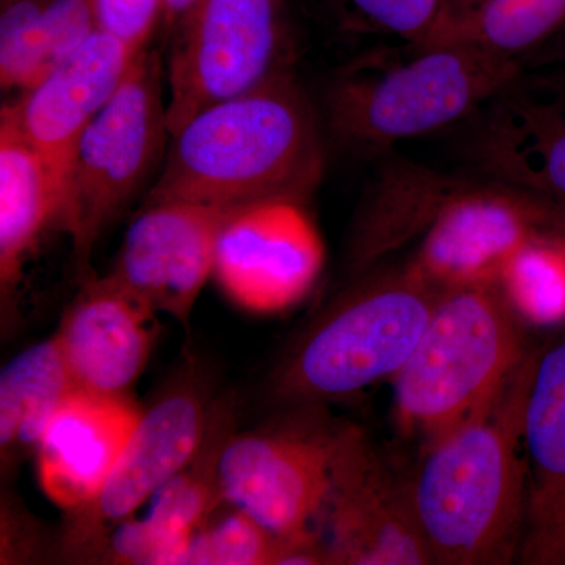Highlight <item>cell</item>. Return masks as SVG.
Here are the masks:
<instances>
[{
  "mask_svg": "<svg viewBox=\"0 0 565 565\" xmlns=\"http://www.w3.org/2000/svg\"><path fill=\"white\" fill-rule=\"evenodd\" d=\"M161 51L141 50L114 98L82 134L63 188L58 232L68 234L82 281L104 230L126 210L162 154L167 104Z\"/></svg>",
  "mask_w": 565,
  "mask_h": 565,
  "instance_id": "obj_6",
  "label": "cell"
},
{
  "mask_svg": "<svg viewBox=\"0 0 565 565\" xmlns=\"http://www.w3.org/2000/svg\"><path fill=\"white\" fill-rule=\"evenodd\" d=\"M520 73L519 62L471 44L419 47L408 61L338 84L330 95V120L344 143L382 150L473 117Z\"/></svg>",
  "mask_w": 565,
  "mask_h": 565,
  "instance_id": "obj_5",
  "label": "cell"
},
{
  "mask_svg": "<svg viewBox=\"0 0 565 565\" xmlns=\"http://www.w3.org/2000/svg\"><path fill=\"white\" fill-rule=\"evenodd\" d=\"M548 233L555 236L565 250V210L553 204L552 222H550Z\"/></svg>",
  "mask_w": 565,
  "mask_h": 565,
  "instance_id": "obj_30",
  "label": "cell"
},
{
  "mask_svg": "<svg viewBox=\"0 0 565 565\" xmlns=\"http://www.w3.org/2000/svg\"><path fill=\"white\" fill-rule=\"evenodd\" d=\"M96 31L95 0H2V87L29 90Z\"/></svg>",
  "mask_w": 565,
  "mask_h": 565,
  "instance_id": "obj_21",
  "label": "cell"
},
{
  "mask_svg": "<svg viewBox=\"0 0 565 565\" xmlns=\"http://www.w3.org/2000/svg\"><path fill=\"white\" fill-rule=\"evenodd\" d=\"M552 212V204L503 182H459L405 269L437 292L498 282L516 253L546 233Z\"/></svg>",
  "mask_w": 565,
  "mask_h": 565,
  "instance_id": "obj_11",
  "label": "cell"
},
{
  "mask_svg": "<svg viewBox=\"0 0 565 565\" xmlns=\"http://www.w3.org/2000/svg\"><path fill=\"white\" fill-rule=\"evenodd\" d=\"M172 139L145 203L299 204L321 174L313 114L285 73L200 111Z\"/></svg>",
  "mask_w": 565,
  "mask_h": 565,
  "instance_id": "obj_2",
  "label": "cell"
},
{
  "mask_svg": "<svg viewBox=\"0 0 565 565\" xmlns=\"http://www.w3.org/2000/svg\"><path fill=\"white\" fill-rule=\"evenodd\" d=\"M234 426L233 404L211 405L199 452L151 498L150 512L143 519L128 520L109 535L98 564H182L193 535L225 504L218 459L236 430Z\"/></svg>",
  "mask_w": 565,
  "mask_h": 565,
  "instance_id": "obj_19",
  "label": "cell"
},
{
  "mask_svg": "<svg viewBox=\"0 0 565 565\" xmlns=\"http://www.w3.org/2000/svg\"><path fill=\"white\" fill-rule=\"evenodd\" d=\"M498 282L527 327L564 326L565 250L548 232L516 253Z\"/></svg>",
  "mask_w": 565,
  "mask_h": 565,
  "instance_id": "obj_24",
  "label": "cell"
},
{
  "mask_svg": "<svg viewBox=\"0 0 565 565\" xmlns=\"http://www.w3.org/2000/svg\"><path fill=\"white\" fill-rule=\"evenodd\" d=\"M519 77L479 110L473 158L492 180L565 210V88L535 95Z\"/></svg>",
  "mask_w": 565,
  "mask_h": 565,
  "instance_id": "obj_17",
  "label": "cell"
},
{
  "mask_svg": "<svg viewBox=\"0 0 565 565\" xmlns=\"http://www.w3.org/2000/svg\"><path fill=\"white\" fill-rule=\"evenodd\" d=\"M475 2H478V0H473V3H475ZM473 3H471V6H473ZM471 6H470V7H471ZM467 9H468V7H467ZM462 11H463V10H462ZM459 13H460V11H459ZM456 14H457V13H456Z\"/></svg>",
  "mask_w": 565,
  "mask_h": 565,
  "instance_id": "obj_31",
  "label": "cell"
},
{
  "mask_svg": "<svg viewBox=\"0 0 565 565\" xmlns=\"http://www.w3.org/2000/svg\"><path fill=\"white\" fill-rule=\"evenodd\" d=\"M163 0H95L99 31L125 41L134 51L147 47Z\"/></svg>",
  "mask_w": 565,
  "mask_h": 565,
  "instance_id": "obj_28",
  "label": "cell"
},
{
  "mask_svg": "<svg viewBox=\"0 0 565 565\" xmlns=\"http://www.w3.org/2000/svg\"><path fill=\"white\" fill-rule=\"evenodd\" d=\"M375 28L424 46L446 18L445 0H351Z\"/></svg>",
  "mask_w": 565,
  "mask_h": 565,
  "instance_id": "obj_26",
  "label": "cell"
},
{
  "mask_svg": "<svg viewBox=\"0 0 565 565\" xmlns=\"http://www.w3.org/2000/svg\"><path fill=\"white\" fill-rule=\"evenodd\" d=\"M204 385L182 377L143 408L102 493L66 515L55 556L66 563L98 564L109 535L150 501L199 452L211 414Z\"/></svg>",
  "mask_w": 565,
  "mask_h": 565,
  "instance_id": "obj_8",
  "label": "cell"
},
{
  "mask_svg": "<svg viewBox=\"0 0 565 565\" xmlns=\"http://www.w3.org/2000/svg\"><path fill=\"white\" fill-rule=\"evenodd\" d=\"M195 2L196 0H163L162 17L167 28L177 25Z\"/></svg>",
  "mask_w": 565,
  "mask_h": 565,
  "instance_id": "obj_29",
  "label": "cell"
},
{
  "mask_svg": "<svg viewBox=\"0 0 565 565\" xmlns=\"http://www.w3.org/2000/svg\"><path fill=\"white\" fill-rule=\"evenodd\" d=\"M178 24L169 58L172 137L200 111L282 73L274 0H196Z\"/></svg>",
  "mask_w": 565,
  "mask_h": 565,
  "instance_id": "obj_9",
  "label": "cell"
},
{
  "mask_svg": "<svg viewBox=\"0 0 565 565\" xmlns=\"http://www.w3.org/2000/svg\"><path fill=\"white\" fill-rule=\"evenodd\" d=\"M62 188L50 163L6 118H0V321L10 334L20 322V285L41 236L58 230Z\"/></svg>",
  "mask_w": 565,
  "mask_h": 565,
  "instance_id": "obj_20",
  "label": "cell"
},
{
  "mask_svg": "<svg viewBox=\"0 0 565 565\" xmlns=\"http://www.w3.org/2000/svg\"><path fill=\"white\" fill-rule=\"evenodd\" d=\"M500 282L438 294L411 359L392 379L397 427L422 449L467 422L535 348Z\"/></svg>",
  "mask_w": 565,
  "mask_h": 565,
  "instance_id": "obj_3",
  "label": "cell"
},
{
  "mask_svg": "<svg viewBox=\"0 0 565 565\" xmlns=\"http://www.w3.org/2000/svg\"><path fill=\"white\" fill-rule=\"evenodd\" d=\"M214 520L193 535L182 564L299 565L308 535L282 539L267 531L239 509Z\"/></svg>",
  "mask_w": 565,
  "mask_h": 565,
  "instance_id": "obj_25",
  "label": "cell"
},
{
  "mask_svg": "<svg viewBox=\"0 0 565 565\" xmlns=\"http://www.w3.org/2000/svg\"><path fill=\"white\" fill-rule=\"evenodd\" d=\"M322 259L321 239L299 204L263 203L230 215L212 277L241 310L273 315L302 299Z\"/></svg>",
  "mask_w": 565,
  "mask_h": 565,
  "instance_id": "obj_12",
  "label": "cell"
},
{
  "mask_svg": "<svg viewBox=\"0 0 565 565\" xmlns=\"http://www.w3.org/2000/svg\"><path fill=\"white\" fill-rule=\"evenodd\" d=\"M74 388L54 334L14 355L0 373V467L3 478L35 456L47 424Z\"/></svg>",
  "mask_w": 565,
  "mask_h": 565,
  "instance_id": "obj_22",
  "label": "cell"
},
{
  "mask_svg": "<svg viewBox=\"0 0 565 565\" xmlns=\"http://www.w3.org/2000/svg\"><path fill=\"white\" fill-rule=\"evenodd\" d=\"M0 522V564H31L55 552L44 527L11 494L3 493Z\"/></svg>",
  "mask_w": 565,
  "mask_h": 565,
  "instance_id": "obj_27",
  "label": "cell"
},
{
  "mask_svg": "<svg viewBox=\"0 0 565 565\" xmlns=\"http://www.w3.org/2000/svg\"><path fill=\"white\" fill-rule=\"evenodd\" d=\"M316 530L330 565H434L415 512L411 471H401L355 424H345Z\"/></svg>",
  "mask_w": 565,
  "mask_h": 565,
  "instance_id": "obj_10",
  "label": "cell"
},
{
  "mask_svg": "<svg viewBox=\"0 0 565 565\" xmlns=\"http://www.w3.org/2000/svg\"><path fill=\"white\" fill-rule=\"evenodd\" d=\"M541 345L492 399L422 449L411 471L419 527L435 565H509L525 534L523 422Z\"/></svg>",
  "mask_w": 565,
  "mask_h": 565,
  "instance_id": "obj_1",
  "label": "cell"
},
{
  "mask_svg": "<svg viewBox=\"0 0 565 565\" xmlns=\"http://www.w3.org/2000/svg\"><path fill=\"white\" fill-rule=\"evenodd\" d=\"M523 440L527 505L519 563L565 565V332L539 351Z\"/></svg>",
  "mask_w": 565,
  "mask_h": 565,
  "instance_id": "obj_18",
  "label": "cell"
},
{
  "mask_svg": "<svg viewBox=\"0 0 565 565\" xmlns=\"http://www.w3.org/2000/svg\"><path fill=\"white\" fill-rule=\"evenodd\" d=\"M156 316L111 274L82 281L54 333L74 388L131 396L154 348Z\"/></svg>",
  "mask_w": 565,
  "mask_h": 565,
  "instance_id": "obj_15",
  "label": "cell"
},
{
  "mask_svg": "<svg viewBox=\"0 0 565 565\" xmlns=\"http://www.w3.org/2000/svg\"><path fill=\"white\" fill-rule=\"evenodd\" d=\"M348 423L323 407H289L273 423L234 433L218 459L223 503L270 533L299 539L315 533L329 500L334 463Z\"/></svg>",
  "mask_w": 565,
  "mask_h": 565,
  "instance_id": "obj_7",
  "label": "cell"
},
{
  "mask_svg": "<svg viewBox=\"0 0 565 565\" xmlns=\"http://www.w3.org/2000/svg\"><path fill=\"white\" fill-rule=\"evenodd\" d=\"M236 211L191 202L145 203L110 274L156 315L188 327L214 273L223 225Z\"/></svg>",
  "mask_w": 565,
  "mask_h": 565,
  "instance_id": "obj_13",
  "label": "cell"
},
{
  "mask_svg": "<svg viewBox=\"0 0 565 565\" xmlns=\"http://www.w3.org/2000/svg\"><path fill=\"white\" fill-rule=\"evenodd\" d=\"M141 412L131 396L73 388L57 408L35 452L43 493L66 515L98 498Z\"/></svg>",
  "mask_w": 565,
  "mask_h": 565,
  "instance_id": "obj_16",
  "label": "cell"
},
{
  "mask_svg": "<svg viewBox=\"0 0 565 565\" xmlns=\"http://www.w3.org/2000/svg\"><path fill=\"white\" fill-rule=\"evenodd\" d=\"M139 52L98 29L20 102L2 107L0 118L50 163L62 196L82 134L114 98Z\"/></svg>",
  "mask_w": 565,
  "mask_h": 565,
  "instance_id": "obj_14",
  "label": "cell"
},
{
  "mask_svg": "<svg viewBox=\"0 0 565 565\" xmlns=\"http://www.w3.org/2000/svg\"><path fill=\"white\" fill-rule=\"evenodd\" d=\"M316 316L270 375L282 408L326 407L390 381L414 353L438 294L408 273H366Z\"/></svg>",
  "mask_w": 565,
  "mask_h": 565,
  "instance_id": "obj_4",
  "label": "cell"
},
{
  "mask_svg": "<svg viewBox=\"0 0 565 565\" xmlns=\"http://www.w3.org/2000/svg\"><path fill=\"white\" fill-rule=\"evenodd\" d=\"M565 25V0H478L446 18L422 47L467 43L505 61L520 62Z\"/></svg>",
  "mask_w": 565,
  "mask_h": 565,
  "instance_id": "obj_23",
  "label": "cell"
}]
</instances>
